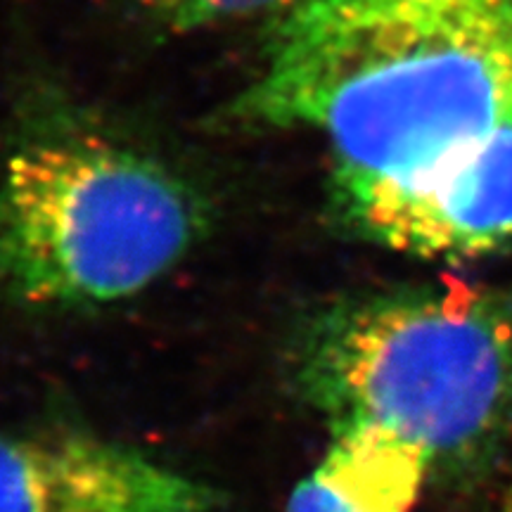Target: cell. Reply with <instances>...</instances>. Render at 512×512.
I'll return each instance as SVG.
<instances>
[{
	"instance_id": "obj_1",
	"label": "cell",
	"mask_w": 512,
	"mask_h": 512,
	"mask_svg": "<svg viewBox=\"0 0 512 512\" xmlns=\"http://www.w3.org/2000/svg\"><path fill=\"white\" fill-rule=\"evenodd\" d=\"M233 117L328 138L339 202L418 188L512 119V0H294Z\"/></svg>"
},
{
	"instance_id": "obj_2",
	"label": "cell",
	"mask_w": 512,
	"mask_h": 512,
	"mask_svg": "<svg viewBox=\"0 0 512 512\" xmlns=\"http://www.w3.org/2000/svg\"><path fill=\"white\" fill-rule=\"evenodd\" d=\"M299 380L337 427H380L432 472L475 475L512 432V292L451 283L337 306L306 332Z\"/></svg>"
},
{
	"instance_id": "obj_3",
	"label": "cell",
	"mask_w": 512,
	"mask_h": 512,
	"mask_svg": "<svg viewBox=\"0 0 512 512\" xmlns=\"http://www.w3.org/2000/svg\"><path fill=\"white\" fill-rule=\"evenodd\" d=\"M202 211L157 159L93 136L34 133L0 176V283L36 306L107 304L157 283Z\"/></svg>"
},
{
	"instance_id": "obj_4",
	"label": "cell",
	"mask_w": 512,
	"mask_h": 512,
	"mask_svg": "<svg viewBox=\"0 0 512 512\" xmlns=\"http://www.w3.org/2000/svg\"><path fill=\"white\" fill-rule=\"evenodd\" d=\"M0 512H228L219 491L86 432L0 434Z\"/></svg>"
},
{
	"instance_id": "obj_5",
	"label": "cell",
	"mask_w": 512,
	"mask_h": 512,
	"mask_svg": "<svg viewBox=\"0 0 512 512\" xmlns=\"http://www.w3.org/2000/svg\"><path fill=\"white\" fill-rule=\"evenodd\" d=\"M339 207L366 240L420 259H477L512 247V119L418 188Z\"/></svg>"
},
{
	"instance_id": "obj_6",
	"label": "cell",
	"mask_w": 512,
	"mask_h": 512,
	"mask_svg": "<svg viewBox=\"0 0 512 512\" xmlns=\"http://www.w3.org/2000/svg\"><path fill=\"white\" fill-rule=\"evenodd\" d=\"M432 475L418 448L373 425H339L285 512H413Z\"/></svg>"
},
{
	"instance_id": "obj_7",
	"label": "cell",
	"mask_w": 512,
	"mask_h": 512,
	"mask_svg": "<svg viewBox=\"0 0 512 512\" xmlns=\"http://www.w3.org/2000/svg\"><path fill=\"white\" fill-rule=\"evenodd\" d=\"M131 3L138 15L150 19L152 27L169 34H188L268 10H287L294 0H131Z\"/></svg>"
}]
</instances>
